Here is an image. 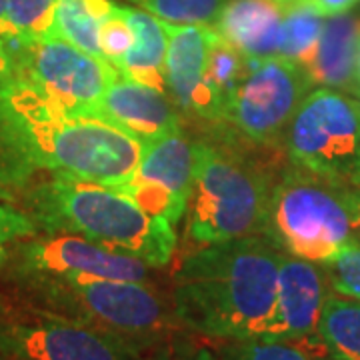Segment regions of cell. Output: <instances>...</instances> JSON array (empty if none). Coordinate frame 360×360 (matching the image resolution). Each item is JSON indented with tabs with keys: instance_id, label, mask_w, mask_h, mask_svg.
<instances>
[{
	"instance_id": "cell-1",
	"label": "cell",
	"mask_w": 360,
	"mask_h": 360,
	"mask_svg": "<svg viewBox=\"0 0 360 360\" xmlns=\"http://www.w3.org/2000/svg\"><path fill=\"white\" fill-rule=\"evenodd\" d=\"M283 258L266 234L196 246L174 272L179 326L214 340L257 338L274 307Z\"/></svg>"
},
{
	"instance_id": "cell-2",
	"label": "cell",
	"mask_w": 360,
	"mask_h": 360,
	"mask_svg": "<svg viewBox=\"0 0 360 360\" xmlns=\"http://www.w3.org/2000/svg\"><path fill=\"white\" fill-rule=\"evenodd\" d=\"M0 116L14 146L54 174L120 186L141 162L134 136L101 118L66 112L20 78L0 86Z\"/></svg>"
},
{
	"instance_id": "cell-3",
	"label": "cell",
	"mask_w": 360,
	"mask_h": 360,
	"mask_svg": "<svg viewBox=\"0 0 360 360\" xmlns=\"http://www.w3.org/2000/svg\"><path fill=\"white\" fill-rule=\"evenodd\" d=\"M34 210L49 232L80 234L148 266H167L174 257L176 226L148 214L112 186L54 174L34 194Z\"/></svg>"
},
{
	"instance_id": "cell-4",
	"label": "cell",
	"mask_w": 360,
	"mask_h": 360,
	"mask_svg": "<svg viewBox=\"0 0 360 360\" xmlns=\"http://www.w3.org/2000/svg\"><path fill=\"white\" fill-rule=\"evenodd\" d=\"M37 309L101 328L142 348L155 347L179 322L165 296L146 281H26Z\"/></svg>"
},
{
	"instance_id": "cell-5",
	"label": "cell",
	"mask_w": 360,
	"mask_h": 360,
	"mask_svg": "<svg viewBox=\"0 0 360 360\" xmlns=\"http://www.w3.org/2000/svg\"><path fill=\"white\" fill-rule=\"evenodd\" d=\"M262 234L290 257L326 264L359 238L347 184L298 165L288 168L270 191Z\"/></svg>"
},
{
	"instance_id": "cell-6",
	"label": "cell",
	"mask_w": 360,
	"mask_h": 360,
	"mask_svg": "<svg viewBox=\"0 0 360 360\" xmlns=\"http://www.w3.org/2000/svg\"><path fill=\"white\" fill-rule=\"evenodd\" d=\"M270 191L262 172L243 156L196 142V176L186 206V238L200 246L262 234Z\"/></svg>"
},
{
	"instance_id": "cell-7",
	"label": "cell",
	"mask_w": 360,
	"mask_h": 360,
	"mask_svg": "<svg viewBox=\"0 0 360 360\" xmlns=\"http://www.w3.org/2000/svg\"><path fill=\"white\" fill-rule=\"evenodd\" d=\"M284 139L295 165L350 182L360 172V101L333 89L314 90L302 101Z\"/></svg>"
},
{
	"instance_id": "cell-8",
	"label": "cell",
	"mask_w": 360,
	"mask_h": 360,
	"mask_svg": "<svg viewBox=\"0 0 360 360\" xmlns=\"http://www.w3.org/2000/svg\"><path fill=\"white\" fill-rule=\"evenodd\" d=\"M11 51L16 78L75 116L94 115L116 70L108 60L96 58L60 39H14Z\"/></svg>"
},
{
	"instance_id": "cell-9",
	"label": "cell",
	"mask_w": 360,
	"mask_h": 360,
	"mask_svg": "<svg viewBox=\"0 0 360 360\" xmlns=\"http://www.w3.org/2000/svg\"><path fill=\"white\" fill-rule=\"evenodd\" d=\"M312 84L309 70L286 56H245V72L232 92L224 120L250 141H281Z\"/></svg>"
},
{
	"instance_id": "cell-10",
	"label": "cell",
	"mask_w": 360,
	"mask_h": 360,
	"mask_svg": "<svg viewBox=\"0 0 360 360\" xmlns=\"http://www.w3.org/2000/svg\"><path fill=\"white\" fill-rule=\"evenodd\" d=\"M0 321L6 360H148L127 338L37 307Z\"/></svg>"
},
{
	"instance_id": "cell-11",
	"label": "cell",
	"mask_w": 360,
	"mask_h": 360,
	"mask_svg": "<svg viewBox=\"0 0 360 360\" xmlns=\"http://www.w3.org/2000/svg\"><path fill=\"white\" fill-rule=\"evenodd\" d=\"M148 269L139 258L70 232L25 238L14 255V272L20 283L68 278L148 281Z\"/></svg>"
},
{
	"instance_id": "cell-12",
	"label": "cell",
	"mask_w": 360,
	"mask_h": 360,
	"mask_svg": "<svg viewBox=\"0 0 360 360\" xmlns=\"http://www.w3.org/2000/svg\"><path fill=\"white\" fill-rule=\"evenodd\" d=\"M196 176V142L182 129L142 144L141 162L132 179L112 186L148 214L179 224L191 200Z\"/></svg>"
},
{
	"instance_id": "cell-13",
	"label": "cell",
	"mask_w": 360,
	"mask_h": 360,
	"mask_svg": "<svg viewBox=\"0 0 360 360\" xmlns=\"http://www.w3.org/2000/svg\"><path fill=\"white\" fill-rule=\"evenodd\" d=\"M162 22L168 37L165 77L174 104L205 120H222V108L208 84V58L219 30L210 25Z\"/></svg>"
},
{
	"instance_id": "cell-14",
	"label": "cell",
	"mask_w": 360,
	"mask_h": 360,
	"mask_svg": "<svg viewBox=\"0 0 360 360\" xmlns=\"http://www.w3.org/2000/svg\"><path fill=\"white\" fill-rule=\"evenodd\" d=\"M326 274L314 262L284 255L278 270L276 298L269 321L257 338L304 345L316 338L326 300Z\"/></svg>"
},
{
	"instance_id": "cell-15",
	"label": "cell",
	"mask_w": 360,
	"mask_h": 360,
	"mask_svg": "<svg viewBox=\"0 0 360 360\" xmlns=\"http://www.w3.org/2000/svg\"><path fill=\"white\" fill-rule=\"evenodd\" d=\"M92 118L115 124L141 144L180 130V116L167 92L122 72H116Z\"/></svg>"
},
{
	"instance_id": "cell-16",
	"label": "cell",
	"mask_w": 360,
	"mask_h": 360,
	"mask_svg": "<svg viewBox=\"0 0 360 360\" xmlns=\"http://www.w3.org/2000/svg\"><path fill=\"white\" fill-rule=\"evenodd\" d=\"M214 28L246 58L276 56L283 40V6L278 0H232Z\"/></svg>"
},
{
	"instance_id": "cell-17",
	"label": "cell",
	"mask_w": 360,
	"mask_h": 360,
	"mask_svg": "<svg viewBox=\"0 0 360 360\" xmlns=\"http://www.w3.org/2000/svg\"><path fill=\"white\" fill-rule=\"evenodd\" d=\"M360 20L347 14L330 16L322 28L319 44L304 68L312 82L326 89L354 92L359 56Z\"/></svg>"
},
{
	"instance_id": "cell-18",
	"label": "cell",
	"mask_w": 360,
	"mask_h": 360,
	"mask_svg": "<svg viewBox=\"0 0 360 360\" xmlns=\"http://www.w3.org/2000/svg\"><path fill=\"white\" fill-rule=\"evenodd\" d=\"M118 6L134 30V44L129 54L122 58V63L115 68L118 72L144 82L148 86L167 90L165 65H167L168 37L165 22L142 8L124 6V4Z\"/></svg>"
},
{
	"instance_id": "cell-19",
	"label": "cell",
	"mask_w": 360,
	"mask_h": 360,
	"mask_svg": "<svg viewBox=\"0 0 360 360\" xmlns=\"http://www.w3.org/2000/svg\"><path fill=\"white\" fill-rule=\"evenodd\" d=\"M112 8V0H58L51 34L46 39L66 40L80 51L104 60L101 28Z\"/></svg>"
},
{
	"instance_id": "cell-20",
	"label": "cell",
	"mask_w": 360,
	"mask_h": 360,
	"mask_svg": "<svg viewBox=\"0 0 360 360\" xmlns=\"http://www.w3.org/2000/svg\"><path fill=\"white\" fill-rule=\"evenodd\" d=\"M316 335L326 359L360 360V302L342 295H328L322 307Z\"/></svg>"
},
{
	"instance_id": "cell-21",
	"label": "cell",
	"mask_w": 360,
	"mask_h": 360,
	"mask_svg": "<svg viewBox=\"0 0 360 360\" xmlns=\"http://www.w3.org/2000/svg\"><path fill=\"white\" fill-rule=\"evenodd\" d=\"M278 2L283 6V40L278 54L304 66L319 44L324 28V16H321L304 0Z\"/></svg>"
},
{
	"instance_id": "cell-22",
	"label": "cell",
	"mask_w": 360,
	"mask_h": 360,
	"mask_svg": "<svg viewBox=\"0 0 360 360\" xmlns=\"http://www.w3.org/2000/svg\"><path fill=\"white\" fill-rule=\"evenodd\" d=\"M172 25H214L232 0H127Z\"/></svg>"
},
{
	"instance_id": "cell-23",
	"label": "cell",
	"mask_w": 360,
	"mask_h": 360,
	"mask_svg": "<svg viewBox=\"0 0 360 360\" xmlns=\"http://www.w3.org/2000/svg\"><path fill=\"white\" fill-rule=\"evenodd\" d=\"M243 72H245V56L219 34L208 58V84L222 108V120L232 92L236 90L243 78Z\"/></svg>"
},
{
	"instance_id": "cell-24",
	"label": "cell",
	"mask_w": 360,
	"mask_h": 360,
	"mask_svg": "<svg viewBox=\"0 0 360 360\" xmlns=\"http://www.w3.org/2000/svg\"><path fill=\"white\" fill-rule=\"evenodd\" d=\"M219 354L222 360H314L295 342L264 338L222 340Z\"/></svg>"
},
{
	"instance_id": "cell-25",
	"label": "cell",
	"mask_w": 360,
	"mask_h": 360,
	"mask_svg": "<svg viewBox=\"0 0 360 360\" xmlns=\"http://www.w3.org/2000/svg\"><path fill=\"white\" fill-rule=\"evenodd\" d=\"M58 0H6V13L18 39H46Z\"/></svg>"
},
{
	"instance_id": "cell-26",
	"label": "cell",
	"mask_w": 360,
	"mask_h": 360,
	"mask_svg": "<svg viewBox=\"0 0 360 360\" xmlns=\"http://www.w3.org/2000/svg\"><path fill=\"white\" fill-rule=\"evenodd\" d=\"M326 281L335 292L360 302V240H352L324 264Z\"/></svg>"
},
{
	"instance_id": "cell-27",
	"label": "cell",
	"mask_w": 360,
	"mask_h": 360,
	"mask_svg": "<svg viewBox=\"0 0 360 360\" xmlns=\"http://www.w3.org/2000/svg\"><path fill=\"white\" fill-rule=\"evenodd\" d=\"M134 44V30L120 13V6L115 4L110 16L103 22L101 28V46H103L104 60H108L112 66H118L122 58L129 54Z\"/></svg>"
},
{
	"instance_id": "cell-28",
	"label": "cell",
	"mask_w": 360,
	"mask_h": 360,
	"mask_svg": "<svg viewBox=\"0 0 360 360\" xmlns=\"http://www.w3.org/2000/svg\"><path fill=\"white\" fill-rule=\"evenodd\" d=\"M39 224L28 214L16 210L11 205L0 202V269L8 262V246L25 238L37 236Z\"/></svg>"
},
{
	"instance_id": "cell-29",
	"label": "cell",
	"mask_w": 360,
	"mask_h": 360,
	"mask_svg": "<svg viewBox=\"0 0 360 360\" xmlns=\"http://www.w3.org/2000/svg\"><path fill=\"white\" fill-rule=\"evenodd\" d=\"M148 360H219L208 348L196 347L193 342H172L167 345Z\"/></svg>"
},
{
	"instance_id": "cell-30",
	"label": "cell",
	"mask_w": 360,
	"mask_h": 360,
	"mask_svg": "<svg viewBox=\"0 0 360 360\" xmlns=\"http://www.w3.org/2000/svg\"><path fill=\"white\" fill-rule=\"evenodd\" d=\"M309 6H312L321 16H336V14H345L350 11L359 0H304Z\"/></svg>"
},
{
	"instance_id": "cell-31",
	"label": "cell",
	"mask_w": 360,
	"mask_h": 360,
	"mask_svg": "<svg viewBox=\"0 0 360 360\" xmlns=\"http://www.w3.org/2000/svg\"><path fill=\"white\" fill-rule=\"evenodd\" d=\"M16 78V66L11 51V42L0 37V86Z\"/></svg>"
},
{
	"instance_id": "cell-32",
	"label": "cell",
	"mask_w": 360,
	"mask_h": 360,
	"mask_svg": "<svg viewBox=\"0 0 360 360\" xmlns=\"http://www.w3.org/2000/svg\"><path fill=\"white\" fill-rule=\"evenodd\" d=\"M348 188V196H350V206H352V217H354V231L360 240V172L350 180L345 182Z\"/></svg>"
},
{
	"instance_id": "cell-33",
	"label": "cell",
	"mask_w": 360,
	"mask_h": 360,
	"mask_svg": "<svg viewBox=\"0 0 360 360\" xmlns=\"http://www.w3.org/2000/svg\"><path fill=\"white\" fill-rule=\"evenodd\" d=\"M0 37L6 40L18 39V34L14 32L13 25L8 20V13H6V0H0Z\"/></svg>"
},
{
	"instance_id": "cell-34",
	"label": "cell",
	"mask_w": 360,
	"mask_h": 360,
	"mask_svg": "<svg viewBox=\"0 0 360 360\" xmlns=\"http://www.w3.org/2000/svg\"><path fill=\"white\" fill-rule=\"evenodd\" d=\"M0 360H6V338H4V326L0 321Z\"/></svg>"
},
{
	"instance_id": "cell-35",
	"label": "cell",
	"mask_w": 360,
	"mask_h": 360,
	"mask_svg": "<svg viewBox=\"0 0 360 360\" xmlns=\"http://www.w3.org/2000/svg\"><path fill=\"white\" fill-rule=\"evenodd\" d=\"M354 94L360 96V40H359V56H356V80H354Z\"/></svg>"
},
{
	"instance_id": "cell-36",
	"label": "cell",
	"mask_w": 360,
	"mask_h": 360,
	"mask_svg": "<svg viewBox=\"0 0 360 360\" xmlns=\"http://www.w3.org/2000/svg\"><path fill=\"white\" fill-rule=\"evenodd\" d=\"M319 360H330V359H319Z\"/></svg>"
}]
</instances>
